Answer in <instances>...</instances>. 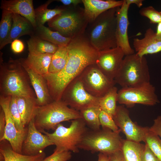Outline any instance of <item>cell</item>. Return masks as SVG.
Returning a JSON list of instances; mask_svg holds the SVG:
<instances>
[{"instance_id":"1","label":"cell","mask_w":161,"mask_h":161,"mask_svg":"<svg viewBox=\"0 0 161 161\" xmlns=\"http://www.w3.org/2000/svg\"><path fill=\"white\" fill-rule=\"evenodd\" d=\"M69 57L64 68L43 76L53 101L60 100L67 86L88 66L95 63L98 51L84 35L72 38L67 46Z\"/></svg>"},{"instance_id":"2","label":"cell","mask_w":161,"mask_h":161,"mask_svg":"<svg viewBox=\"0 0 161 161\" xmlns=\"http://www.w3.org/2000/svg\"><path fill=\"white\" fill-rule=\"evenodd\" d=\"M0 53V95L35 97L29 76L19 59L4 62Z\"/></svg>"},{"instance_id":"3","label":"cell","mask_w":161,"mask_h":161,"mask_svg":"<svg viewBox=\"0 0 161 161\" xmlns=\"http://www.w3.org/2000/svg\"><path fill=\"white\" fill-rule=\"evenodd\" d=\"M117 7L110 9L101 14L93 21L89 23L86 29L85 35L98 51L117 47Z\"/></svg>"},{"instance_id":"4","label":"cell","mask_w":161,"mask_h":161,"mask_svg":"<svg viewBox=\"0 0 161 161\" xmlns=\"http://www.w3.org/2000/svg\"><path fill=\"white\" fill-rule=\"evenodd\" d=\"M78 118H82L80 112L60 100L38 106L34 120L36 127L40 131L55 130L62 122Z\"/></svg>"},{"instance_id":"5","label":"cell","mask_w":161,"mask_h":161,"mask_svg":"<svg viewBox=\"0 0 161 161\" xmlns=\"http://www.w3.org/2000/svg\"><path fill=\"white\" fill-rule=\"evenodd\" d=\"M150 75L145 56L136 53L126 55L114 79L122 88L132 87L150 82Z\"/></svg>"},{"instance_id":"6","label":"cell","mask_w":161,"mask_h":161,"mask_svg":"<svg viewBox=\"0 0 161 161\" xmlns=\"http://www.w3.org/2000/svg\"><path fill=\"white\" fill-rule=\"evenodd\" d=\"M88 24L84 8L78 5L66 6L61 13L48 23L49 27L71 38L84 34Z\"/></svg>"},{"instance_id":"7","label":"cell","mask_w":161,"mask_h":161,"mask_svg":"<svg viewBox=\"0 0 161 161\" xmlns=\"http://www.w3.org/2000/svg\"><path fill=\"white\" fill-rule=\"evenodd\" d=\"M86 125L82 118H78L72 120L68 127L59 124L52 133L45 130L40 131L47 136L56 146L54 150L76 153L79 152V146L88 131Z\"/></svg>"},{"instance_id":"8","label":"cell","mask_w":161,"mask_h":161,"mask_svg":"<svg viewBox=\"0 0 161 161\" xmlns=\"http://www.w3.org/2000/svg\"><path fill=\"white\" fill-rule=\"evenodd\" d=\"M120 132L103 129L87 131L79 148L92 153L99 152L109 155L121 150L123 139L120 135Z\"/></svg>"},{"instance_id":"9","label":"cell","mask_w":161,"mask_h":161,"mask_svg":"<svg viewBox=\"0 0 161 161\" xmlns=\"http://www.w3.org/2000/svg\"><path fill=\"white\" fill-rule=\"evenodd\" d=\"M78 77L86 90L97 98L104 96L116 83L114 80L106 76L95 64L87 66Z\"/></svg>"},{"instance_id":"10","label":"cell","mask_w":161,"mask_h":161,"mask_svg":"<svg viewBox=\"0 0 161 161\" xmlns=\"http://www.w3.org/2000/svg\"><path fill=\"white\" fill-rule=\"evenodd\" d=\"M117 102L131 106L136 104L154 106L159 101L155 87L150 82L137 86L122 88L118 92Z\"/></svg>"},{"instance_id":"11","label":"cell","mask_w":161,"mask_h":161,"mask_svg":"<svg viewBox=\"0 0 161 161\" xmlns=\"http://www.w3.org/2000/svg\"><path fill=\"white\" fill-rule=\"evenodd\" d=\"M78 76L66 87L61 100L79 112L90 107L99 106V98L92 96L86 90Z\"/></svg>"},{"instance_id":"12","label":"cell","mask_w":161,"mask_h":161,"mask_svg":"<svg viewBox=\"0 0 161 161\" xmlns=\"http://www.w3.org/2000/svg\"><path fill=\"white\" fill-rule=\"evenodd\" d=\"M11 96L0 95V105L4 112L6 123L4 136L0 141L5 140L10 144L15 151L21 154L23 141L26 136L27 127L22 131L17 130L11 116L9 105Z\"/></svg>"},{"instance_id":"13","label":"cell","mask_w":161,"mask_h":161,"mask_svg":"<svg viewBox=\"0 0 161 161\" xmlns=\"http://www.w3.org/2000/svg\"><path fill=\"white\" fill-rule=\"evenodd\" d=\"M113 118L126 140L138 143L144 142L149 128L141 127L134 122L130 118L129 111L123 105L117 106Z\"/></svg>"},{"instance_id":"14","label":"cell","mask_w":161,"mask_h":161,"mask_svg":"<svg viewBox=\"0 0 161 161\" xmlns=\"http://www.w3.org/2000/svg\"><path fill=\"white\" fill-rule=\"evenodd\" d=\"M125 55L119 47L98 51L96 64L109 79L114 80Z\"/></svg>"},{"instance_id":"15","label":"cell","mask_w":161,"mask_h":161,"mask_svg":"<svg viewBox=\"0 0 161 161\" xmlns=\"http://www.w3.org/2000/svg\"><path fill=\"white\" fill-rule=\"evenodd\" d=\"M27 133L22 147V154L33 156L42 153L47 147L54 145L48 137L36 127L34 119L27 126Z\"/></svg>"},{"instance_id":"16","label":"cell","mask_w":161,"mask_h":161,"mask_svg":"<svg viewBox=\"0 0 161 161\" xmlns=\"http://www.w3.org/2000/svg\"><path fill=\"white\" fill-rule=\"evenodd\" d=\"M129 6L126 0H124L122 6L117 7L116 12L117 45L122 49L125 55L134 53V50L130 45L127 33L129 24L128 11Z\"/></svg>"},{"instance_id":"17","label":"cell","mask_w":161,"mask_h":161,"mask_svg":"<svg viewBox=\"0 0 161 161\" xmlns=\"http://www.w3.org/2000/svg\"><path fill=\"white\" fill-rule=\"evenodd\" d=\"M19 59L29 76L31 85L35 91L38 106H43L53 101L44 76L31 69L24 63L21 58Z\"/></svg>"},{"instance_id":"18","label":"cell","mask_w":161,"mask_h":161,"mask_svg":"<svg viewBox=\"0 0 161 161\" xmlns=\"http://www.w3.org/2000/svg\"><path fill=\"white\" fill-rule=\"evenodd\" d=\"M1 8L27 19L35 29L37 27L32 0H2Z\"/></svg>"},{"instance_id":"19","label":"cell","mask_w":161,"mask_h":161,"mask_svg":"<svg viewBox=\"0 0 161 161\" xmlns=\"http://www.w3.org/2000/svg\"><path fill=\"white\" fill-rule=\"evenodd\" d=\"M133 45L136 53L140 56L161 51V40L156 39L155 32L151 28L146 30L143 38L134 39Z\"/></svg>"},{"instance_id":"20","label":"cell","mask_w":161,"mask_h":161,"mask_svg":"<svg viewBox=\"0 0 161 161\" xmlns=\"http://www.w3.org/2000/svg\"><path fill=\"white\" fill-rule=\"evenodd\" d=\"M85 16L89 23L98 16L110 9L120 7L123 0H82Z\"/></svg>"},{"instance_id":"21","label":"cell","mask_w":161,"mask_h":161,"mask_svg":"<svg viewBox=\"0 0 161 161\" xmlns=\"http://www.w3.org/2000/svg\"><path fill=\"white\" fill-rule=\"evenodd\" d=\"M34 28L31 23L21 15L13 13V24L9 36L4 46L25 35H33Z\"/></svg>"},{"instance_id":"22","label":"cell","mask_w":161,"mask_h":161,"mask_svg":"<svg viewBox=\"0 0 161 161\" xmlns=\"http://www.w3.org/2000/svg\"><path fill=\"white\" fill-rule=\"evenodd\" d=\"M17 106L23 126H27L34 119L38 106L35 97H16Z\"/></svg>"},{"instance_id":"23","label":"cell","mask_w":161,"mask_h":161,"mask_svg":"<svg viewBox=\"0 0 161 161\" xmlns=\"http://www.w3.org/2000/svg\"><path fill=\"white\" fill-rule=\"evenodd\" d=\"M52 54L29 53L26 58H21L24 63L36 73L43 76L49 73V69Z\"/></svg>"},{"instance_id":"24","label":"cell","mask_w":161,"mask_h":161,"mask_svg":"<svg viewBox=\"0 0 161 161\" xmlns=\"http://www.w3.org/2000/svg\"><path fill=\"white\" fill-rule=\"evenodd\" d=\"M7 141L5 140L0 141V154L3 157L4 161H42L45 158L44 152L33 156L18 153L13 150Z\"/></svg>"},{"instance_id":"25","label":"cell","mask_w":161,"mask_h":161,"mask_svg":"<svg viewBox=\"0 0 161 161\" xmlns=\"http://www.w3.org/2000/svg\"><path fill=\"white\" fill-rule=\"evenodd\" d=\"M35 30L37 36L58 46H67L72 39L63 36L58 31H52L44 25L37 26Z\"/></svg>"},{"instance_id":"26","label":"cell","mask_w":161,"mask_h":161,"mask_svg":"<svg viewBox=\"0 0 161 161\" xmlns=\"http://www.w3.org/2000/svg\"><path fill=\"white\" fill-rule=\"evenodd\" d=\"M29 53L35 54H54L58 46L38 36L32 35L27 41Z\"/></svg>"},{"instance_id":"27","label":"cell","mask_w":161,"mask_h":161,"mask_svg":"<svg viewBox=\"0 0 161 161\" xmlns=\"http://www.w3.org/2000/svg\"><path fill=\"white\" fill-rule=\"evenodd\" d=\"M53 1L49 0L46 3L35 9L37 25H44L56 16L61 14L64 10L66 7H60L53 9H48V5Z\"/></svg>"},{"instance_id":"28","label":"cell","mask_w":161,"mask_h":161,"mask_svg":"<svg viewBox=\"0 0 161 161\" xmlns=\"http://www.w3.org/2000/svg\"><path fill=\"white\" fill-rule=\"evenodd\" d=\"M144 145L140 143L123 140L121 151L125 161H141Z\"/></svg>"},{"instance_id":"29","label":"cell","mask_w":161,"mask_h":161,"mask_svg":"<svg viewBox=\"0 0 161 161\" xmlns=\"http://www.w3.org/2000/svg\"><path fill=\"white\" fill-rule=\"evenodd\" d=\"M118 89L115 86L104 96L99 98L98 105L101 109L113 117L115 114L117 106Z\"/></svg>"},{"instance_id":"30","label":"cell","mask_w":161,"mask_h":161,"mask_svg":"<svg viewBox=\"0 0 161 161\" xmlns=\"http://www.w3.org/2000/svg\"><path fill=\"white\" fill-rule=\"evenodd\" d=\"M69 57L67 46H59L52 55L49 69V73L54 74L61 71L65 67Z\"/></svg>"},{"instance_id":"31","label":"cell","mask_w":161,"mask_h":161,"mask_svg":"<svg viewBox=\"0 0 161 161\" xmlns=\"http://www.w3.org/2000/svg\"><path fill=\"white\" fill-rule=\"evenodd\" d=\"M101 109L99 106H95L88 107L79 112L82 118L86 125L92 130L100 129L99 115Z\"/></svg>"},{"instance_id":"32","label":"cell","mask_w":161,"mask_h":161,"mask_svg":"<svg viewBox=\"0 0 161 161\" xmlns=\"http://www.w3.org/2000/svg\"><path fill=\"white\" fill-rule=\"evenodd\" d=\"M13 24V13L2 10L0 22V49L4 46V44L11 31Z\"/></svg>"},{"instance_id":"33","label":"cell","mask_w":161,"mask_h":161,"mask_svg":"<svg viewBox=\"0 0 161 161\" xmlns=\"http://www.w3.org/2000/svg\"><path fill=\"white\" fill-rule=\"evenodd\" d=\"M144 142L148 145L159 160L161 161V140L159 137L149 129L145 136Z\"/></svg>"},{"instance_id":"34","label":"cell","mask_w":161,"mask_h":161,"mask_svg":"<svg viewBox=\"0 0 161 161\" xmlns=\"http://www.w3.org/2000/svg\"><path fill=\"white\" fill-rule=\"evenodd\" d=\"M9 110L12 118L17 130L20 131L24 130L27 127H24L22 124L21 116L17 106L16 97V96H11L9 105Z\"/></svg>"},{"instance_id":"35","label":"cell","mask_w":161,"mask_h":161,"mask_svg":"<svg viewBox=\"0 0 161 161\" xmlns=\"http://www.w3.org/2000/svg\"><path fill=\"white\" fill-rule=\"evenodd\" d=\"M99 119L102 129H109L115 132L121 131L116 124L113 117L102 109L99 114Z\"/></svg>"},{"instance_id":"36","label":"cell","mask_w":161,"mask_h":161,"mask_svg":"<svg viewBox=\"0 0 161 161\" xmlns=\"http://www.w3.org/2000/svg\"><path fill=\"white\" fill-rule=\"evenodd\" d=\"M139 13L141 16L148 18L151 23L158 24L161 22V11L157 10L152 6L142 8Z\"/></svg>"},{"instance_id":"37","label":"cell","mask_w":161,"mask_h":161,"mask_svg":"<svg viewBox=\"0 0 161 161\" xmlns=\"http://www.w3.org/2000/svg\"><path fill=\"white\" fill-rule=\"evenodd\" d=\"M72 157L70 151H59L54 150L53 153L42 161H67Z\"/></svg>"},{"instance_id":"38","label":"cell","mask_w":161,"mask_h":161,"mask_svg":"<svg viewBox=\"0 0 161 161\" xmlns=\"http://www.w3.org/2000/svg\"><path fill=\"white\" fill-rule=\"evenodd\" d=\"M141 161H160L148 145H144L142 153Z\"/></svg>"},{"instance_id":"39","label":"cell","mask_w":161,"mask_h":161,"mask_svg":"<svg viewBox=\"0 0 161 161\" xmlns=\"http://www.w3.org/2000/svg\"><path fill=\"white\" fill-rule=\"evenodd\" d=\"M149 129L158 135L161 140V116H158L154 120L153 125Z\"/></svg>"},{"instance_id":"40","label":"cell","mask_w":161,"mask_h":161,"mask_svg":"<svg viewBox=\"0 0 161 161\" xmlns=\"http://www.w3.org/2000/svg\"><path fill=\"white\" fill-rule=\"evenodd\" d=\"M24 48V44L21 40L16 39L11 43V49L15 53H19L23 51Z\"/></svg>"},{"instance_id":"41","label":"cell","mask_w":161,"mask_h":161,"mask_svg":"<svg viewBox=\"0 0 161 161\" xmlns=\"http://www.w3.org/2000/svg\"><path fill=\"white\" fill-rule=\"evenodd\" d=\"M6 123L5 116L4 111L0 107V140L3 138L4 132Z\"/></svg>"},{"instance_id":"42","label":"cell","mask_w":161,"mask_h":161,"mask_svg":"<svg viewBox=\"0 0 161 161\" xmlns=\"http://www.w3.org/2000/svg\"><path fill=\"white\" fill-rule=\"evenodd\" d=\"M109 156V161H125L121 150Z\"/></svg>"},{"instance_id":"43","label":"cell","mask_w":161,"mask_h":161,"mask_svg":"<svg viewBox=\"0 0 161 161\" xmlns=\"http://www.w3.org/2000/svg\"><path fill=\"white\" fill-rule=\"evenodd\" d=\"M56 1L61 2L66 6H77L80 4L83 3L82 0H58Z\"/></svg>"},{"instance_id":"44","label":"cell","mask_w":161,"mask_h":161,"mask_svg":"<svg viewBox=\"0 0 161 161\" xmlns=\"http://www.w3.org/2000/svg\"><path fill=\"white\" fill-rule=\"evenodd\" d=\"M142 0H126V3L129 5L132 4H136L138 7H140L143 5Z\"/></svg>"},{"instance_id":"45","label":"cell","mask_w":161,"mask_h":161,"mask_svg":"<svg viewBox=\"0 0 161 161\" xmlns=\"http://www.w3.org/2000/svg\"><path fill=\"white\" fill-rule=\"evenodd\" d=\"M155 37L158 40H161V22L157 24Z\"/></svg>"},{"instance_id":"46","label":"cell","mask_w":161,"mask_h":161,"mask_svg":"<svg viewBox=\"0 0 161 161\" xmlns=\"http://www.w3.org/2000/svg\"><path fill=\"white\" fill-rule=\"evenodd\" d=\"M98 156V161H109V157L108 155L99 153Z\"/></svg>"}]
</instances>
